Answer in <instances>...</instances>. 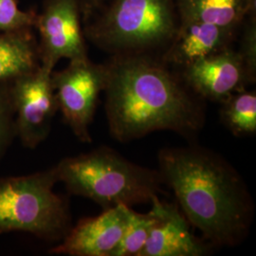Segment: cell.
I'll list each match as a JSON object with an SVG mask.
<instances>
[{"label":"cell","instance_id":"6da1fadb","mask_svg":"<svg viewBox=\"0 0 256 256\" xmlns=\"http://www.w3.org/2000/svg\"><path fill=\"white\" fill-rule=\"evenodd\" d=\"M104 64V110L115 140L129 142L156 131L187 138L200 134L205 101L160 57L114 55Z\"/></svg>","mask_w":256,"mask_h":256},{"label":"cell","instance_id":"7a4b0ae2","mask_svg":"<svg viewBox=\"0 0 256 256\" xmlns=\"http://www.w3.org/2000/svg\"><path fill=\"white\" fill-rule=\"evenodd\" d=\"M158 172L178 206L212 247L238 246L254 222V204L238 170L205 147H166L160 151Z\"/></svg>","mask_w":256,"mask_h":256},{"label":"cell","instance_id":"3957f363","mask_svg":"<svg viewBox=\"0 0 256 256\" xmlns=\"http://www.w3.org/2000/svg\"><path fill=\"white\" fill-rule=\"evenodd\" d=\"M82 23L86 39L110 56L160 57L180 18L176 0H106Z\"/></svg>","mask_w":256,"mask_h":256},{"label":"cell","instance_id":"277c9868","mask_svg":"<svg viewBox=\"0 0 256 256\" xmlns=\"http://www.w3.org/2000/svg\"><path fill=\"white\" fill-rule=\"evenodd\" d=\"M54 168L58 182L70 194L96 202L102 210L119 205L132 208L165 194L158 170L134 164L106 146L64 158Z\"/></svg>","mask_w":256,"mask_h":256},{"label":"cell","instance_id":"5b68a950","mask_svg":"<svg viewBox=\"0 0 256 256\" xmlns=\"http://www.w3.org/2000/svg\"><path fill=\"white\" fill-rule=\"evenodd\" d=\"M54 168L0 178V234L22 232L59 242L72 227L68 203L54 192Z\"/></svg>","mask_w":256,"mask_h":256},{"label":"cell","instance_id":"8992f818","mask_svg":"<svg viewBox=\"0 0 256 256\" xmlns=\"http://www.w3.org/2000/svg\"><path fill=\"white\" fill-rule=\"evenodd\" d=\"M106 80V64L90 58L72 60L64 70L52 72L58 110L80 142H92L90 126Z\"/></svg>","mask_w":256,"mask_h":256},{"label":"cell","instance_id":"52a82bcc","mask_svg":"<svg viewBox=\"0 0 256 256\" xmlns=\"http://www.w3.org/2000/svg\"><path fill=\"white\" fill-rule=\"evenodd\" d=\"M41 64L9 81L16 134L23 146L36 148L48 137L58 104L52 72Z\"/></svg>","mask_w":256,"mask_h":256},{"label":"cell","instance_id":"ba28073f","mask_svg":"<svg viewBox=\"0 0 256 256\" xmlns=\"http://www.w3.org/2000/svg\"><path fill=\"white\" fill-rule=\"evenodd\" d=\"M34 28L40 36L38 50L43 68L54 70L63 58L72 61L88 57L79 0H45Z\"/></svg>","mask_w":256,"mask_h":256},{"label":"cell","instance_id":"9c48e42d","mask_svg":"<svg viewBox=\"0 0 256 256\" xmlns=\"http://www.w3.org/2000/svg\"><path fill=\"white\" fill-rule=\"evenodd\" d=\"M178 72L202 100L220 104L252 84L234 46L200 59Z\"/></svg>","mask_w":256,"mask_h":256},{"label":"cell","instance_id":"30bf717a","mask_svg":"<svg viewBox=\"0 0 256 256\" xmlns=\"http://www.w3.org/2000/svg\"><path fill=\"white\" fill-rule=\"evenodd\" d=\"M131 207L119 205L86 218L72 226L50 254L70 256H113L126 227Z\"/></svg>","mask_w":256,"mask_h":256},{"label":"cell","instance_id":"8fae6325","mask_svg":"<svg viewBox=\"0 0 256 256\" xmlns=\"http://www.w3.org/2000/svg\"><path fill=\"white\" fill-rule=\"evenodd\" d=\"M150 203L156 221L138 256H204L212 252L214 247L194 236L178 205L162 200L158 196Z\"/></svg>","mask_w":256,"mask_h":256},{"label":"cell","instance_id":"7c38bea8","mask_svg":"<svg viewBox=\"0 0 256 256\" xmlns=\"http://www.w3.org/2000/svg\"><path fill=\"white\" fill-rule=\"evenodd\" d=\"M240 28L180 20L171 44L160 58L176 72H180L200 59L232 48L238 41Z\"/></svg>","mask_w":256,"mask_h":256},{"label":"cell","instance_id":"4fadbf2b","mask_svg":"<svg viewBox=\"0 0 256 256\" xmlns=\"http://www.w3.org/2000/svg\"><path fill=\"white\" fill-rule=\"evenodd\" d=\"M180 20L239 30L256 12V0H176Z\"/></svg>","mask_w":256,"mask_h":256},{"label":"cell","instance_id":"5bb4252c","mask_svg":"<svg viewBox=\"0 0 256 256\" xmlns=\"http://www.w3.org/2000/svg\"><path fill=\"white\" fill-rule=\"evenodd\" d=\"M40 66L32 28L0 32V82H7Z\"/></svg>","mask_w":256,"mask_h":256},{"label":"cell","instance_id":"9a60e30c","mask_svg":"<svg viewBox=\"0 0 256 256\" xmlns=\"http://www.w3.org/2000/svg\"><path fill=\"white\" fill-rule=\"evenodd\" d=\"M220 119L236 137L256 133V93L247 90L236 92L220 102Z\"/></svg>","mask_w":256,"mask_h":256},{"label":"cell","instance_id":"2e32d148","mask_svg":"<svg viewBox=\"0 0 256 256\" xmlns=\"http://www.w3.org/2000/svg\"><path fill=\"white\" fill-rule=\"evenodd\" d=\"M156 221L154 212H137L131 209L126 227L113 256H138Z\"/></svg>","mask_w":256,"mask_h":256},{"label":"cell","instance_id":"e0dca14e","mask_svg":"<svg viewBox=\"0 0 256 256\" xmlns=\"http://www.w3.org/2000/svg\"><path fill=\"white\" fill-rule=\"evenodd\" d=\"M16 138H18L16 113L9 81L0 82V162Z\"/></svg>","mask_w":256,"mask_h":256},{"label":"cell","instance_id":"ac0fdd59","mask_svg":"<svg viewBox=\"0 0 256 256\" xmlns=\"http://www.w3.org/2000/svg\"><path fill=\"white\" fill-rule=\"evenodd\" d=\"M236 50L248 76L254 84L256 80V12L248 18L238 34Z\"/></svg>","mask_w":256,"mask_h":256},{"label":"cell","instance_id":"d6986e66","mask_svg":"<svg viewBox=\"0 0 256 256\" xmlns=\"http://www.w3.org/2000/svg\"><path fill=\"white\" fill-rule=\"evenodd\" d=\"M34 10H22L18 0H0V32L34 28Z\"/></svg>","mask_w":256,"mask_h":256},{"label":"cell","instance_id":"ffe728a7","mask_svg":"<svg viewBox=\"0 0 256 256\" xmlns=\"http://www.w3.org/2000/svg\"><path fill=\"white\" fill-rule=\"evenodd\" d=\"M106 0H79L82 10V19L90 16L96 9H98Z\"/></svg>","mask_w":256,"mask_h":256}]
</instances>
